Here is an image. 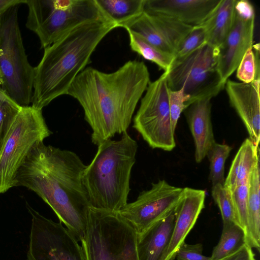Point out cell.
<instances>
[{
    "label": "cell",
    "mask_w": 260,
    "mask_h": 260,
    "mask_svg": "<svg viewBox=\"0 0 260 260\" xmlns=\"http://www.w3.org/2000/svg\"><path fill=\"white\" fill-rule=\"evenodd\" d=\"M150 82L145 63L129 60L111 73L86 67L75 79L67 94L80 104L92 130L91 141L98 146L116 134L127 132Z\"/></svg>",
    "instance_id": "6da1fadb"
},
{
    "label": "cell",
    "mask_w": 260,
    "mask_h": 260,
    "mask_svg": "<svg viewBox=\"0 0 260 260\" xmlns=\"http://www.w3.org/2000/svg\"><path fill=\"white\" fill-rule=\"evenodd\" d=\"M86 167L75 152L43 142L32 149L15 180V186L33 191L47 204L79 241L90 208L82 180Z\"/></svg>",
    "instance_id": "7a4b0ae2"
},
{
    "label": "cell",
    "mask_w": 260,
    "mask_h": 260,
    "mask_svg": "<svg viewBox=\"0 0 260 260\" xmlns=\"http://www.w3.org/2000/svg\"><path fill=\"white\" fill-rule=\"evenodd\" d=\"M116 28L106 19L88 21L44 48L41 60L35 67L31 106L42 110L56 98L67 94L99 44Z\"/></svg>",
    "instance_id": "3957f363"
},
{
    "label": "cell",
    "mask_w": 260,
    "mask_h": 260,
    "mask_svg": "<svg viewBox=\"0 0 260 260\" xmlns=\"http://www.w3.org/2000/svg\"><path fill=\"white\" fill-rule=\"evenodd\" d=\"M98 146L84 171L83 185L90 207L118 212L127 203L138 144L126 132L120 139L107 140Z\"/></svg>",
    "instance_id": "277c9868"
},
{
    "label": "cell",
    "mask_w": 260,
    "mask_h": 260,
    "mask_svg": "<svg viewBox=\"0 0 260 260\" xmlns=\"http://www.w3.org/2000/svg\"><path fill=\"white\" fill-rule=\"evenodd\" d=\"M137 233L118 212L90 207L79 240L85 260H139Z\"/></svg>",
    "instance_id": "5b68a950"
},
{
    "label": "cell",
    "mask_w": 260,
    "mask_h": 260,
    "mask_svg": "<svg viewBox=\"0 0 260 260\" xmlns=\"http://www.w3.org/2000/svg\"><path fill=\"white\" fill-rule=\"evenodd\" d=\"M18 6L0 16L2 89L21 107L32 102L35 68L29 62L18 23Z\"/></svg>",
    "instance_id": "8992f818"
},
{
    "label": "cell",
    "mask_w": 260,
    "mask_h": 260,
    "mask_svg": "<svg viewBox=\"0 0 260 260\" xmlns=\"http://www.w3.org/2000/svg\"><path fill=\"white\" fill-rule=\"evenodd\" d=\"M25 4L26 26L37 35L43 49L83 23L106 19L95 0H26Z\"/></svg>",
    "instance_id": "52a82bcc"
},
{
    "label": "cell",
    "mask_w": 260,
    "mask_h": 260,
    "mask_svg": "<svg viewBox=\"0 0 260 260\" xmlns=\"http://www.w3.org/2000/svg\"><path fill=\"white\" fill-rule=\"evenodd\" d=\"M51 134L42 110L21 107L0 151V193L15 186L17 172L29 152Z\"/></svg>",
    "instance_id": "ba28073f"
},
{
    "label": "cell",
    "mask_w": 260,
    "mask_h": 260,
    "mask_svg": "<svg viewBox=\"0 0 260 260\" xmlns=\"http://www.w3.org/2000/svg\"><path fill=\"white\" fill-rule=\"evenodd\" d=\"M217 49L208 44L172 63L164 72L169 88L183 89L188 96V107L192 103L216 96L223 88L224 83L217 67Z\"/></svg>",
    "instance_id": "9c48e42d"
},
{
    "label": "cell",
    "mask_w": 260,
    "mask_h": 260,
    "mask_svg": "<svg viewBox=\"0 0 260 260\" xmlns=\"http://www.w3.org/2000/svg\"><path fill=\"white\" fill-rule=\"evenodd\" d=\"M169 87L164 73L148 84L133 119V127L152 148L170 151L176 146L171 125Z\"/></svg>",
    "instance_id": "30bf717a"
},
{
    "label": "cell",
    "mask_w": 260,
    "mask_h": 260,
    "mask_svg": "<svg viewBox=\"0 0 260 260\" xmlns=\"http://www.w3.org/2000/svg\"><path fill=\"white\" fill-rule=\"evenodd\" d=\"M26 207L31 216L26 260H85L79 241L71 232L27 203Z\"/></svg>",
    "instance_id": "8fae6325"
},
{
    "label": "cell",
    "mask_w": 260,
    "mask_h": 260,
    "mask_svg": "<svg viewBox=\"0 0 260 260\" xmlns=\"http://www.w3.org/2000/svg\"><path fill=\"white\" fill-rule=\"evenodd\" d=\"M183 188L165 180L153 183L140 193L133 202L127 203L118 213L140 234L173 212L182 196Z\"/></svg>",
    "instance_id": "7c38bea8"
},
{
    "label": "cell",
    "mask_w": 260,
    "mask_h": 260,
    "mask_svg": "<svg viewBox=\"0 0 260 260\" xmlns=\"http://www.w3.org/2000/svg\"><path fill=\"white\" fill-rule=\"evenodd\" d=\"M255 11L248 1H237L233 27L217 49V67L225 83L236 70L246 51L253 46Z\"/></svg>",
    "instance_id": "4fadbf2b"
},
{
    "label": "cell",
    "mask_w": 260,
    "mask_h": 260,
    "mask_svg": "<svg viewBox=\"0 0 260 260\" xmlns=\"http://www.w3.org/2000/svg\"><path fill=\"white\" fill-rule=\"evenodd\" d=\"M122 27L139 35L161 51L174 55L193 27L144 11Z\"/></svg>",
    "instance_id": "5bb4252c"
},
{
    "label": "cell",
    "mask_w": 260,
    "mask_h": 260,
    "mask_svg": "<svg viewBox=\"0 0 260 260\" xmlns=\"http://www.w3.org/2000/svg\"><path fill=\"white\" fill-rule=\"evenodd\" d=\"M260 79L249 83L228 79L224 88L231 106L235 109L249 135L258 147L260 140Z\"/></svg>",
    "instance_id": "9a60e30c"
},
{
    "label": "cell",
    "mask_w": 260,
    "mask_h": 260,
    "mask_svg": "<svg viewBox=\"0 0 260 260\" xmlns=\"http://www.w3.org/2000/svg\"><path fill=\"white\" fill-rule=\"evenodd\" d=\"M204 190L183 188L180 200L176 207L175 223L170 242L162 260H174L180 247L195 224L205 206Z\"/></svg>",
    "instance_id": "2e32d148"
},
{
    "label": "cell",
    "mask_w": 260,
    "mask_h": 260,
    "mask_svg": "<svg viewBox=\"0 0 260 260\" xmlns=\"http://www.w3.org/2000/svg\"><path fill=\"white\" fill-rule=\"evenodd\" d=\"M221 0H146L144 10L192 27L202 24Z\"/></svg>",
    "instance_id": "e0dca14e"
},
{
    "label": "cell",
    "mask_w": 260,
    "mask_h": 260,
    "mask_svg": "<svg viewBox=\"0 0 260 260\" xmlns=\"http://www.w3.org/2000/svg\"><path fill=\"white\" fill-rule=\"evenodd\" d=\"M211 100L197 101L184 110L194 143L195 160L198 163L203 160L216 143L211 121Z\"/></svg>",
    "instance_id": "ac0fdd59"
},
{
    "label": "cell",
    "mask_w": 260,
    "mask_h": 260,
    "mask_svg": "<svg viewBox=\"0 0 260 260\" xmlns=\"http://www.w3.org/2000/svg\"><path fill=\"white\" fill-rule=\"evenodd\" d=\"M175 220L174 210L168 216L137 234L139 260H162L169 245Z\"/></svg>",
    "instance_id": "d6986e66"
},
{
    "label": "cell",
    "mask_w": 260,
    "mask_h": 260,
    "mask_svg": "<svg viewBox=\"0 0 260 260\" xmlns=\"http://www.w3.org/2000/svg\"><path fill=\"white\" fill-rule=\"evenodd\" d=\"M258 156V147L246 139L232 161L224 187L231 192L237 187L248 183L254 167L259 162Z\"/></svg>",
    "instance_id": "ffe728a7"
},
{
    "label": "cell",
    "mask_w": 260,
    "mask_h": 260,
    "mask_svg": "<svg viewBox=\"0 0 260 260\" xmlns=\"http://www.w3.org/2000/svg\"><path fill=\"white\" fill-rule=\"evenodd\" d=\"M237 0H221L220 3L202 24L206 30L207 43L218 48L224 42L234 24Z\"/></svg>",
    "instance_id": "44dd1931"
},
{
    "label": "cell",
    "mask_w": 260,
    "mask_h": 260,
    "mask_svg": "<svg viewBox=\"0 0 260 260\" xmlns=\"http://www.w3.org/2000/svg\"><path fill=\"white\" fill-rule=\"evenodd\" d=\"M259 164L254 167L249 179L246 242L251 248L260 250Z\"/></svg>",
    "instance_id": "7402d4cb"
},
{
    "label": "cell",
    "mask_w": 260,
    "mask_h": 260,
    "mask_svg": "<svg viewBox=\"0 0 260 260\" xmlns=\"http://www.w3.org/2000/svg\"><path fill=\"white\" fill-rule=\"evenodd\" d=\"M105 18L122 27L143 13L146 0H95Z\"/></svg>",
    "instance_id": "603a6c76"
},
{
    "label": "cell",
    "mask_w": 260,
    "mask_h": 260,
    "mask_svg": "<svg viewBox=\"0 0 260 260\" xmlns=\"http://www.w3.org/2000/svg\"><path fill=\"white\" fill-rule=\"evenodd\" d=\"M245 244H246V233L240 225L234 222L223 224L220 238L213 248L211 260L218 259L229 255Z\"/></svg>",
    "instance_id": "cb8c5ba5"
},
{
    "label": "cell",
    "mask_w": 260,
    "mask_h": 260,
    "mask_svg": "<svg viewBox=\"0 0 260 260\" xmlns=\"http://www.w3.org/2000/svg\"><path fill=\"white\" fill-rule=\"evenodd\" d=\"M132 50L144 58L155 63L166 72L170 69L174 59L172 54L166 53L147 42L139 35L127 30Z\"/></svg>",
    "instance_id": "d4e9b609"
},
{
    "label": "cell",
    "mask_w": 260,
    "mask_h": 260,
    "mask_svg": "<svg viewBox=\"0 0 260 260\" xmlns=\"http://www.w3.org/2000/svg\"><path fill=\"white\" fill-rule=\"evenodd\" d=\"M232 149V147L227 144L216 142L208 151L206 156L210 162L209 179L212 186L223 185L225 162Z\"/></svg>",
    "instance_id": "484cf974"
},
{
    "label": "cell",
    "mask_w": 260,
    "mask_h": 260,
    "mask_svg": "<svg viewBox=\"0 0 260 260\" xmlns=\"http://www.w3.org/2000/svg\"><path fill=\"white\" fill-rule=\"evenodd\" d=\"M21 106L0 88V151Z\"/></svg>",
    "instance_id": "4316f807"
},
{
    "label": "cell",
    "mask_w": 260,
    "mask_h": 260,
    "mask_svg": "<svg viewBox=\"0 0 260 260\" xmlns=\"http://www.w3.org/2000/svg\"><path fill=\"white\" fill-rule=\"evenodd\" d=\"M259 46L250 47L243 56L236 71L240 82L249 83L259 79Z\"/></svg>",
    "instance_id": "83f0119b"
},
{
    "label": "cell",
    "mask_w": 260,
    "mask_h": 260,
    "mask_svg": "<svg viewBox=\"0 0 260 260\" xmlns=\"http://www.w3.org/2000/svg\"><path fill=\"white\" fill-rule=\"evenodd\" d=\"M206 44L207 37L204 26L202 24L194 26L178 47L173 63L182 59Z\"/></svg>",
    "instance_id": "f1b7e54d"
},
{
    "label": "cell",
    "mask_w": 260,
    "mask_h": 260,
    "mask_svg": "<svg viewBox=\"0 0 260 260\" xmlns=\"http://www.w3.org/2000/svg\"><path fill=\"white\" fill-rule=\"evenodd\" d=\"M211 195L220 210L223 224L232 222L237 223L231 192L223 185L216 184L212 186Z\"/></svg>",
    "instance_id": "f546056e"
},
{
    "label": "cell",
    "mask_w": 260,
    "mask_h": 260,
    "mask_svg": "<svg viewBox=\"0 0 260 260\" xmlns=\"http://www.w3.org/2000/svg\"><path fill=\"white\" fill-rule=\"evenodd\" d=\"M248 183L237 187L231 192L237 224L245 231L247 225Z\"/></svg>",
    "instance_id": "4dcf8cb0"
},
{
    "label": "cell",
    "mask_w": 260,
    "mask_h": 260,
    "mask_svg": "<svg viewBox=\"0 0 260 260\" xmlns=\"http://www.w3.org/2000/svg\"><path fill=\"white\" fill-rule=\"evenodd\" d=\"M188 101L189 97L185 94L183 89L178 90L169 89V104L171 125L174 132L181 113L188 107L187 103Z\"/></svg>",
    "instance_id": "1f68e13d"
},
{
    "label": "cell",
    "mask_w": 260,
    "mask_h": 260,
    "mask_svg": "<svg viewBox=\"0 0 260 260\" xmlns=\"http://www.w3.org/2000/svg\"><path fill=\"white\" fill-rule=\"evenodd\" d=\"M203 249L201 243L189 244L184 242L179 248L175 257L177 260H211L210 257L203 254Z\"/></svg>",
    "instance_id": "d6a6232c"
},
{
    "label": "cell",
    "mask_w": 260,
    "mask_h": 260,
    "mask_svg": "<svg viewBox=\"0 0 260 260\" xmlns=\"http://www.w3.org/2000/svg\"><path fill=\"white\" fill-rule=\"evenodd\" d=\"M216 260H256L252 248L245 244L235 252Z\"/></svg>",
    "instance_id": "836d02e7"
},
{
    "label": "cell",
    "mask_w": 260,
    "mask_h": 260,
    "mask_svg": "<svg viewBox=\"0 0 260 260\" xmlns=\"http://www.w3.org/2000/svg\"><path fill=\"white\" fill-rule=\"evenodd\" d=\"M26 2V0H0V16L11 7Z\"/></svg>",
    "instance_id": "e575fe53"
},
{
    "label": "cell",
    "mask_w": 260,
    "mask_h": 260,
    "mask_svg": "<svg viewBox=\"0 0 260 260\" xmlns=\"http://www.w3.org/2000/svg\"><path fill=\"white\" fill-rule=\"evenodd\" d=\"M3 78H2V76L1 75V73L0 72V85H2L3 84Z\"/></svg>",
    "instance_id": "d590c367"
}]
</instances>
